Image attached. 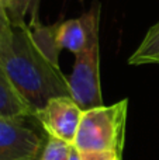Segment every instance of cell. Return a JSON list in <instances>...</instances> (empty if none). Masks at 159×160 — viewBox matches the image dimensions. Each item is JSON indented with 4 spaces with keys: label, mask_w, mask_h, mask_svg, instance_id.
Listing matches in <instances>:
<instances>
[{
    "label": "cell",
    "mask_w": 159,
    "mask_h": 160,
    "mask_svg": "<svg viewBox=\"0 0 159 160\" xmlns=\"http://www.w3.org/2000/svg\"><path fill=\"white\" fill-rule=\"evenodd\" d=\"M25 118H0V160L38 159L42 150V139Z\"/></svg>",
    "instance_id": "5"
},
{
    "label": "cell",
    "mask_w": 159,
    "mask_h": 160,
    "mask_svg": "<svg viewBox=\"0 0 159 160\" xmlns=\"http://www.w3.org/2000/svg\"><path fill=\"white\" fill-rule=\"evenodd\" d=\"M100 3L95 2L80 16L87 30V42L82 52L75 55L72 73L68 78L70 97L83 111L104 105L100 84Z\"/></svg>",
    "instance_id": "2"
},
{
    "label": "cell",
    "mask_w": 159,
    "mask_h": 160,
    "mask_svg": "<svg viewBox=\"0 0 159 160\" xmlns=\"http://www.w3.org/2000/svg\"><path fill=\"white\" fill-rule=\"evenodd\" d=\"M82 160H121L123 155L115 152H80Z\"/></svg>",
    "instance_id": "10"
},
{
    "label": "cell",
    "mask_w": 159,
    "mask_h": 160,
    "mask_svg": "<svg viewBox=\"0 0 159 160\" xmlns=\"http://www.w3.org/2000/svg\"><path fill=\"white\" fill-rule=\"evenodd\" d=\"M33 160H38V159H33Z\"/></svg>",
    "instance_id": "12"
},
{
    "label": "cell",
    "mask_w": 159,
    "mask_h": 160,
    "mask_svg": "<svg viewBox=\"0 0 159 160\" xmlns=\"http://www.w3.org/2000/svg\"><path fill=\"white\" fill-rule=\"evenodd\" d=\"M0 3H2V0H0Z\"/></svg>",
    "instance_id": "13"
},
{
    "label": "cell",
    "mask_w": 159,
    "mask_h": 160,
    "mask_svg": "<svg viewBox=\"0 0 159 160\" xmlns=\"http://www.w3.org/2000/svg\"><path fill=\"white\" fill-rule=\"evenodd\" d=\"M70 149L72 145L48 136V141L42 148L38 160H68Z\"/></svg>",
    "instance_id": "9"
},
{
    "label": "cell",
    "mask_w": 159,
    "mask_h": 160,
    "mask_svg": "<svg viewBox=\"0 0 159 160\" xmlns=\"http://www.w3.org/2000/svg\"><path fill=\"white\" fill-rule=\"evenodd\" d=\"M33 117L34 110L0 66V118L21 119Z\"/></svg>",
    "instance_id": "6"
},
{
    "label": "cell",
    "mask_w": 159,
    "mask_h": 160,
    "mask_svg": "<svg viewBox=\"0 0 159 160\" xmlns=\"http://www.w3.org/2000/svg\"><path fill=\"white\" fill-rule=\"evenodd\" d=\"M128 100L83 112L73 146L79 152H115L123 155Z\"/></svg>",
    "instance_id": "3"
},
{
    "label": "cell",
    "mask_w": 159,
    "mask_h": 160,
    "mask_svg": "<svg viewBox=\"0 0 159 160\" xmlns=\"http://www.w3.org/2000/svg\"><path fill=\"white\" fill-rule=\"evenodd\" d=\"M68 160H82L80 159V152L76 149L75 146L72 145V149H70V153H69V159Z\"/></svg>",
    "instance_id": "11"
},
{
    "label": "cell",
    "mask_w": 159,
    "mask_h": 160,
    "mask_svg": "<svg viewBox=\"0 0 159 160\" xmlns=\"http://www.w3.org/2000/svg\"><path fill=\"white\" fill-rule=\"evenodd\" d=\"M55 34L56 24L14 21L0 11V66L34 114L51 98L70 97Z\"/></svg>",
    "instance_id": "1"
},
{
    "label": "cell",
    "mask_w": 159,
    "mask_h": 160,
    "mask_svg": "<svg viewBox=\"0 0 159 160\" xmlns=\"http://www.w3.org/2000/svg\"><path fill=\"white\" fill-rule=\"evenodd\" d=\"M128 63L135 66L149 63L159 65V21L148 30L138 48L130 56Z\"/></svg>",
    "instance_id": "8"
},
{
    "label": "cell",
    "mask_w": 159,
    "mask_h": 160,
    "mask_svg": "<svg viewBox=\"0 0 159 160\" xmlns=\"http://www.w3.org/2000/svg\"><path fill=\"white\" fill-rule=\"evenodd\" d=\"M55 39L59 49H68L73 55L82 52L87 42V30L83 18H70L56 24Z\"/></svg>",
    "instance_id": "7"
},
{
    "label": "cell",
    "mask_w": 159,
    "mask_h": 160,
    "mask_svg": "<svg viewBox=\"0 0 159 160\" xmlns=\"http://www.w3.org/2000/svg\"><path fill=\"white\" fill-rule=\"evenodd\" d=\"M83 112L72 97L62 96L51 98L41 110L35 111L34 118L48 136L73 145Z\"/></svg>",
    "instance_id": "4"
}]
</instances>
